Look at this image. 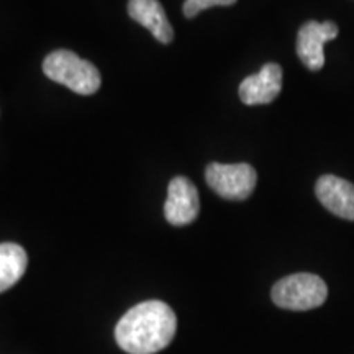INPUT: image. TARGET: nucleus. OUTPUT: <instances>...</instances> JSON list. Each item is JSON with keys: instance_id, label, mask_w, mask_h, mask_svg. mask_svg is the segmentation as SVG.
I'll list each match as a JSON object with an SVG mask.
<instances>
[{"instance_id": "obj_3", "label": "nucleus", "mask_w": 354, "mask_h": 354, "mask_svg": "<svg viewBox=\"0 0 354 354\" xmlns=\"http://www.w3.org/2000/svg\"><path fill=\"white\" fill-rule=\"evenodd\" d=\"M271 297L277 307L305 312L325 304L328 297V287L315 274L299 272L277 281L272 287Z\"/></svg>"}, {"instance_id": "obj_8", "label": "nucleus", "mask_w": 354, "mask_h": 354, "mask_svg": "<svg viewBox=\"0 0 354 354\" xmlns=\"http://www.w3.org/2000/svg\"><path fill=\"white\" fill-rule=\"evenodd\" d=\"M282 88V68L276 63L263 66L258 74L246 77L240 84V99L246 105L271 104Z\"/></svg>"}, {"instance_id": "obj_7", "label": "nucleus", "mask_w": 354, "mask_h": 354, "mask_svg": "<svg viewBox=\"0 0 354 354\" xmlns=\"http://www.w3.org/2000/svg\"><path fill=\"white\" fill-rule=\"evenodd\" d=\"M315 194L326 210L339 218L354 221V184L326 174L317 180Z\"/></svg>"}, {"instance_id": "obj_2", "label": "nucleus", "mask_w": 354, "mask_h": 354, "mask_svg": "<svg viewBox=\"0 0 354 354\" xmlns=\"http://www.w3.org/2000/svg\"><path fill=\"white\" fill-rule=\"evenodd\" d=\"M43 73L48 79L63 84L81 95L95 94L102 84L99 69L68 50H57L48 55L43 61Z\"/></svg>"}, {"instance_id": "obj_1", "label": "nucleus", "mask_w": 354, "mask_h": 354, "mask_svg": "<svg viewBox=\"0 0 354 354\" xmlns=\"http://www.w3.org/2000/svg\"><path fill=\"white\" fill-rule=\"evenodd\" d=\"M177 330L174 310L161 300H146L117 323L115 339L128 354H156L169 346Z\"/></svg>"}, {"instance_id": "obj_11", "label": "nucleus", "mask_w": 354, "mask_h": 354, "mask_svg": "<svg viewBox=\"0 0 354 354\" xmlns=\"http://www.w3.org/2000/svg\"><path fill=\"white\" fill-rule=\"evenodd\" d=\"M233 3H236V0H185L183 10L187 19H194V17H197L202 10H207V8L210 7H228L233 6Z\"/></svg>"}, {"instance_id": "obj_9", "label": "nucleus", "mask_w": 354, "mask_h": 354, "mask_svg": "<svg viewBox=\"0 0 354 354\" xmlns=\"http://www.w3.org/2000/svg\"><path fill=\"white\" fill-rule=\"evenodd\" d=\"M128 15L148 28L158 41L167 44L174 38V30L167 20L165 8L158 0H130Z\"/></svg>"}, {"instance_id": "obj_4", "label": "nucleus", "mask_w": 354, "mask_h": 354, "mask_svg": "<svg viewBox=\"0 0 354 354\" xmlns=\"http://www.w3.org/2000/svg\"><path fill=\"white\" fill-rule=\"evenodd\" d=\"M205 180L216 196L227 201H246L254 192L258 174L246 162L220 165L210 162L205 169Z\"/></svg>"}, {"instance_id": "obj_6", "label": "nucleus", "mask_w": 354, "mask_h": 354, "mask_svg": "<svg viewBox=\"0 0 354 354\" xmlns=\"http://www.w3.org/2000/svg\"><path fill=\"white\" fill-rule=\"evenodd\" d=\"M338 25L333 21H307L297 35V55L305 68L310 71H320L325 64L323 46L338 37Z\"/></svg>"}, {"instance_id": "obj_5", "label": "nucleus", "mask_w": 354, "mask_h": 354, "mask_svg": "<svg viewBox=\"0 0 354 354\" xmlns=\"http://www.w3.org/2000/svg\"><path fill=\"white\" fill-rule=\"evenodd\" d=\"M198 212L201 198L196 185L187 177H174L167 189V201L165 203L166 220L174 227H184L197 218Z\"/></svg>"}, {"instance_id": "obj_10", "label": "nucleus", "mask_w": 354, "mask_h": 354, "mask_svg": "<svg viewBox=\"0 0 354 354\" xmlns=\"http://www.w3.org/2000/svg\"><path fill=\"white\" fill-rule=\"evenodd\" d=\"M28 256L17 243L0 245V294L17 284L26 271Z\"/></svg>"}]
</instances>
